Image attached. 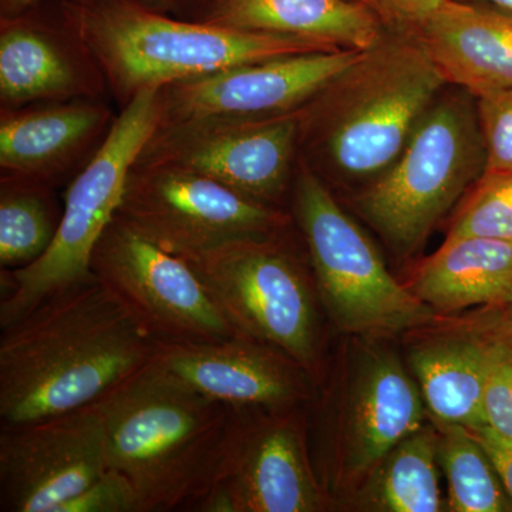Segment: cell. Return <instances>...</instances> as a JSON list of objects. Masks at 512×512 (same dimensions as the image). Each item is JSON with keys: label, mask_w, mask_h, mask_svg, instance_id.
Returning a JSON list of instances; mask_svg holds the SVG:
<instances>
[{"label": "cell", "mask_w": 512, "mask_h": 512, "mask_svg": "<svg viewBox=\"0 0 512 512\" xmlns=\"http://www.w3.org/2000/svg\"><path fill=\"white\" fill-rule=\"evenodd\" d=\"M148 8L175 16V18L192 19L212 0H141Z\"/></svg>", "instance_id": "33"}, {"label": "cell", "mask_w": 512, "mask_h": 512, "mask_svg": "<svg viewBox=\"0 0 512 512\" xmlns=\"http://www.w3.org/2000/svg\"><path fill=\"white\" fill-rule=\"evenodd\" d=\"M188 20L299 37L340 50L369 49L384 33L370 13L343 0H212Z\"/></svg>", "instance_id": "20"}, {"label": "cell", "mask_w": 512, "mask_h": 512, "mask_svg": "<svg viewBox=\"0 0 512 512\" xmlns=\"http://www.w3.org/2000/svg\"><path fill=\"white\" fill-rule=\"evenodd\" d=\"M480 441L481 446L487 451L488 457L493 461L498 476L503 481L505 491L512 501V441L497 436L487 427L470 429Z\"/></svg>", "instance_id": "32"}, {"label": "cell", "mask_w": 512, "mask_h": 512, "mask_svg": "<svg viewBox=\"0 0 512 512\" xmlns=\"http://www.w3.org/2000/svg\"><path fill=\"white\" fill-rule=\"evenodd\" d=\"M57 512H141L136 490L119 471L107 468L77 497Z\"/></svg>", "instance_id": "30"}, {"label": "cell", "mask_w": 512, "mask_h": 512, "mask_svg": "<svg viewBox=\"0 0 512 512\" xmlns=\"http://www.w3.org/2000/svg\"><path fill=\"white\" fill-rule=\"evenodd\" d=\"M53 2L63 25L96 60L121 107L148 87L279 56L340 50L299 37L175 18L141 0Z\"/></svg>", "instance_id": "4"}, {"label": "cell", "mask_w": 512, "mask_h": 512, "mask_svg": "<svg viewBox=\"0 0 512 512\" xmlns=\"http://www.w3.org/2000/svg\"><path fill=\"white\" fill-rule=\"evenodd\" d=\"M119 214L146 237L184 259L238 239L291 228L293 217L211 178L164 164L134 163Z\"/></svg>", "instance_id": "11"}, {"label": "cell", "mask_w": 512, "mask_h": 512, "mask_svg": "<svg viewBox=\"0 0 512 512\" xmlns=\"http://www.w3.org/2000/svg\"><path fill=\"white\" fill-rule=\"evenodd\" d=\"M156 350L157 340L96 278L63 289L2 329V426L89 406Z\"/></svg>", "instance_id": "1"}, {"label": "cell", "mask_w": 512, "mask_h": 512, "mask_svg": "<svg viewBox=\"0 0 512 512\" xmlns=\"http://www.w3.org/2000/svg\"><path fill=\"white\" fill-rule=\"evenodd\" d=\"M485 150L483 175L512 173V89L476 97Z\"/></svg>", "instance_id": "27"}, {"label": "cell", "mask_w": 512, "mask_h": 512, "mask_svg": "<svg viewBox=\"0 0 512 512\" xmlns=\"http://www.w3.org/2000/svg\"><path fill=\"white\" fill-rule=\"evenodd\" d=\"M362 50H325L274 57L180 80L161 89L163 120L272 117L309 103Z\"/></svg>", "instance_id": "15"}, {"label": "cell", "mask_w": 512, "mask_h": 512, "mask_svg": "<svg viewBox=\"0 0 512 512\" xmlns=\"http://www.w3.org/2000/svg\"><path fill=\"white\" fill-rule=\"evenodd\" d=\"M92 274L157 342H205L239 335L194 268L120 214L94 248Z\"/></svg>", "instance_id": "13"}, {"label": "cell", "mask_w": 512, "mask_h": 512, "mask_svg": "<svg viewBox=\"0 0 512 512\" xmlns=\"http://www.w3.org/2000/svg\"><path fill=\"white\" fill-rule=\"evenodd\" d=\"M477 100L456 87L437 97L400 156L357 195V211L394 252L412 255L483 177Z\"/></svg>", "instance_id": "5"}, {"label": "cell", "mask_w": 512, "mask_h": 512, "mask_svg": "<svg viewBox=\"0 0 512 512\" xmlns=\"http://www.w3.org/2000/svg\"><path fill=\"white\" fill-rule=\"evenodd\" d=\"M434 323L467 333L512 357V292L501 301L457 315H437Z\"/></svg>", "instance_id": "28"}, {"label": "cell", "mask_w": 512, "mask_h": 512, "mask_svg": "<svg viewBox=\"0 0 512 512\" xmlns=\"http://www.w3.org/2000/svg\"><path fill=\"white\" fill-rule=\"evenodd\" d=\"M407 286L440 316L501 301L512 292V241L446 239L421 262Z\"/></svg>", "instance_id": "22"}, {"label": "cell", "mask_w": 512, "mask_h": 512, "mask_svg": "<svg viewBox=\"0 0 512 512\" xmlns=\"http://www.w3.org/2000/svg\"><path fill=\"white\" fill-rule=\"evenodd\" d=\"M460 2L487 3V5L497 6V8L512 12V0H460Z\"/></svg>", "instance_id": "35"}, {"label": "cell", "mask_w": 512, "mask_h": 512, "mask_svg": "<svg viewBox=\"0 0 512 512\" xmlns=\"http://www.w3.org/2000/svg\"><path fill=\"white\" fill-rule=\"evenodd\" d=\"M484 419V427L512 441V357L490 346H487Z\"/></svg>", "instance_id": "29"}, {"label": "cell", "mask_w": 512, "mask_h": 512, "mask_svg": "<svg viewBox=\"0 0 512 512\" xmlns=\"http://www.w3.org/2000/svg\"><path fill=\"white\" fill-rule=\"evenodd\" d=\"M154 360L232 409L308 406L318 384L284 350L245 335L205 342H157Z\"/></svg>", "instance_id": "16"}, {"label": "cell", "mask_w": 512, "mask_h": 512, "mask_svg": "<svg viewBox=\"0 0 512 512\" xmlns=\"http://www.w3.org/2000/svg\"><path fill=\"white\" fill-rule=\"evenodd\" d=\"M416 332L421 338L409 360L430 417L467 429L484 427L487 346L436 323Z\"/></svg>", "instance_id": "21"}, {"label": "cell", "mask_w": 512, "mask_h": 512, "mask_svg": "<svg viewBox=\"0 0 512 512\" xmlns=\"http://www.w3.org/2000/svg\"><path fill=\"white\" fill-rule=\"evenodd\" d=\"M437 464L439 430L430 420L396 444L360 483L355 507L372 512L446 511Z\"/></svg>", "instance_id": "23"}, {"label": "cell", "mask_w": 512, "mask_h": 512, "mask_svg": "<svg viewBox=\"0 0 512 512\" xmlns=\"http://www.w3.org/2000/svg\"><path fill=\"white\" fill-rule=\"evenodd\" d=\"M40 6L0 18V103L2 109L30 104L97 100L106 79L86 47Z\"/></svg>", "instance_id": "17"}, {"label": "cell", "mask_w": 512, "mask_h": 512, "mask_svg": "<svg viewBox=\"0 0 512 512\" xmlns=\"http://www.w3.org/2000/svg\"><path fill=\"white\" fill-rule=\"evenodd\" d=\"M93 404L107 467L130 481L141 512L194 511L210 490L235 410L154 359Z\"/></svg>", "instance_id": "3"}, {"label": "cell", "mask_w": 512, "mask_h": 512, "mask_svg": "<svg viewBox=\"0 0 512 512\" xmlns=\"http://www.w3.org/2000/svg\"><path fill=\"white\" fill-rule=\"evenodd\" d=\"M447 86L419 35L384 30L299 110V158L326 184H369Z\"/></svg>", "instance_id": "2"}, {"label": "cell", "mask_w": 512, "mask_h": 512, "mask_svg": "<svg viewBox=\"0 0 512 512\" xmlns=\"http://www.w3.org/2000/svg\"><path fill=\"white\" fill-rule=\"evenodd\" d=\"M366 10L386 32L419 35L443 0H343Z\"/></svg>", "instance_id": "31"}, {"label": "cell", "mask_w": 512, "mask_h": 512, "mask_svg": "<svg viewBox=\"0 0 512 512\" xmlns=\"http://www.w3.org/2000/svg\"><path fill=\"white\" fill-rule=\"evenodd\" d=\"M136 163L185 168L249 200L282 208L299 163V111L161 120Z\"/></svg>", "instance_id": "10"}, {"label": "cell", "mask_w": 512, "mask_h": 512, "mask_svg": "<svg viewBox=\"0 0 512 512\" xmlns=\"http://www.w3.org/2000/svg\"><path fill=\"white\" fill-rule=\"evenodd\" d=\"M366 339L349 380L332 393L328 444L315 464L330 500L360 483L400 441L426 424V404L402 360Z\"/></svg>", "instance_id": "12"}, {"label": "cell", "mask_w": 512, "mask_h": 512, "mask_svg": "<svg viewBox=\"0 0 512 512\" xmlns=\"http://www.w3.org/2000/svg\"><path fill=\"white\" fill-rule=\"evenodd\" d=\"M113 121L109 107L92 99L2 109V175L55 185L84 151L107 134Z\"/></svg>", "instance_id": "18"}, {"label": "cell", "mask_w": 512, "mask_h": 512, "mask_svg": "<svg viewBox=\"0 0 512 512\" xmlns=\"http://www.w3.org/2000/svg\"><path fill=\"white\" fill-rule=\"evenodd\" d=\"M461 237L512 241V173L483 175L467 192L446 239Z\"/></svg>", "instance_id": "26"}, {"label": "cell", "mask_w": 512, "mask_h": 512, "mask_svg": "<svg viewBox=\"0 0 512 512\" xmlns=\"http://www.w3.org/2000/svg\"><path fill=\"white\" fill-rule=\"evenodd\" d=\"M53 187L28 178L2 175L0 180V266L32 265L55 241L63 210Z\"/></svg>", "instance_id": "24"}, {"label": "cell", "mask_w": 512, "mask_h": 512, "mask_svg": "<svg viewBox=\"0 0 512 512\" xmlns=\"http://www.w3.org/2000/svg\"><path fill=\"white\" fill-rule=\"evenodd\" d=\"M161 89L148 87L121 107L109 133L67 188L59 231L46 254L25 268L0 269V329L49 296L94 278V248L119 214L128 174L163 120Z\"/></svg>", "instance_id": "7"}, {"label": "cell", "mask_w": 512, "mask_h": 512, "mask_svg": "<svg viewBox=\"0 0 512 512\" xmlns=\"http://www.w3.org/2000/svg\"><path fill=\"white\" fill-rule=\"evenodd\" d=\"M448 86L474 97L512 89V12L443 0L419 33Z\"/></svg>", "instance_id": "19"}, {"label": "cell", "mask_w": 512, "mask_h": 512, "mask_svg": "<svg viewBox=\"0 0 512 512\" xmlns=\"http://www.w3.org/2000/svg\"><path fill=\"white\" fill-rule=\"evenodd\" d=\"M94 404L0 429V511L57 512L107 470Z\"/></svg>", "instance_id": "14"}, {"label": "cell", "mask_w": 512, "mask_h": 512, "mask_svg": "<svg viewBox=\"0 0 512 512\" xmlns=\"http://www.w3.org/2000/svg\"><path fill=\"white\" fill-rule=\"evenodd\" d=\"M289 229L238 239L185 261L239 335L284 350L318 383L323 375L319 296Z\"/></svg>", "instance_id": "8"}, {"label": "cell", "mask_w": 512, "mask_h": 512, "mask_svg": "<svg viewBox=\"0 0 512 512\" xmlns=\"http://www.w3.org/2000/svg\"><path fill=\"white\" fill-rule=\"evenodd\" d=\"M56 2H82V0H56Z\"/></svg>", "instance_id": "36"}, {"label": "cell", "mask_w": 512, "mask_h": 512, "mask_svg": "<svg viewBox=\"0 0 512 512\" xmlns=\"http://www.w3.org/2000/svg\"><path fill=\"white\" fill-rule=\"evenodd\" d=\"M45 0H0V18H15L37 8Z\"/></svg>", "instance_id": "34"}, {"label": "cell", "mask_w": 512, "mask_h": 512, "mask_svg": "<svg viewBox=\"0 0 512 512\" xmlns=\"http://www.w3.org/2000/svg\"><path fill=\"white\" fill-rule=\"evenodd\" d=\"M210 490L197 512H319L332 505L309 447L306 406L234 409Z\"/></svg>", "instance_id": "9"}, {"label": "cell", "mask_w": 512, "mask_h": 512, "mask_svg": "<svg viewBox=\"0 0 512 512\" xmlns=\"http://www.w3.org/2000/svg\"><path fill=\"white\" fill-rule=\"evenodd\" d=\"M439 430V464L447 478V511L512 512V501L473 431L433 419Z\"/></svg>", "instance_id": "25"}, {"label": "cell", "mask_w": 512, "mask_h": 512, "mask_svg": "<svg viewBox=\"0 0 512 512\" xmlns=\"http://www.w3.org/2000/svg\"><path fill=\"white\" fill-rule=\"evenodd\" d=\"M292 202L320 305L340 332L380 339L433 325V309L390 274L332 188L301 158Z\"/></svg>", "instance_id": "6"}]
</instances>
